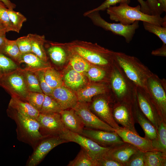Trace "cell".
I'll list each match as a JSON object with an SVG mask.
<instances>
[{
    "label": "cell",
    "mask_w": 166,
    "mask_h": 166,
    "mask_svg": "<svg viewBox=\"0 0 166 166\" xmlns=\"http://www.w3.org/2000/svg\"><path fill=\"white\" fill-rule=\"evenodd\" d=\"M137 0L140 5L141 11L145 14L152 15L151 11L147 2L143 0Z\"/></svg>",
    "instance_id": "cell-49"
},
{
    "label": "cell",
    "mask_w": 166,
    "mask_h": 166,
    "mask_svg": "<svg viewBox=\"0 0 166 166\" xmlns=\"http://www.w3.org/2000/svg\"><path fill=\"white\" fill-rule=\"evenodd\" d=\"M151 141L154 150L166 153V123L161 122L157 129L156 138Z\"/></svg>",
    "instance_id": "cell-28"
},
{
    "label": "cell",
    "mask_w": 166,
    "mask_h": 166,
    "mask_svg": "<svg viewBox=\"0 0 166 166\" xmlns=\"http://www.w3.org/2000/svg\"><path fill=\"white\" fill-rule=\"evenodd\" d=\"M145 166H166V153L159 151L145 152Z\"/></svg>",
    "instance_id": "cell-29"
},
{
    "label": "cell",
    "mask_w": 166,
    "mask_h": 166,
    "mask_svg": "<svg viewBox=\"0 0 166 166\" xmlns=\"http://www.w3.org/2000/svg\"><path fill=\"white\" fill-rule=\"evenodd\" d=\"M8 107L36 120L39 114V112L27 101L13 97H11Z\"/></svg>",
    "instance_id": "cell-24"
},
{
    "label": "cell",
    "mask_w": 166,
    "mask_h": 166,
    "mask_svg": "<svg viewBox=\"0 0 166 166\" xmlns=\"http://www.w3.org/2000/svg\"><path fill=\"white\" fill-rule=\"evenodd\" d=\"M163 9L164 12L166 11V0H158Z\"/></svg>",
    "instance_id": "cell-53"
},
{
    "label": "cell",
    "mask_w": 166,
    "mask_h": 166,
    "mask_svg": "<svg viewBox=\"0 0 166 166\" xmlns=\"http://www.w3.org/2000/svg\"><path fill=\"white\" fill-rule=\"evenodd\" d=\"M134 103L130 104L116 101L113 107V114L114 120L117 124L122 125L124 128L138 134L135 126Z\"/></svg>",
    "instance_id": "cell-11"
},
{
    "label": "cell",
    "mask_w": 166,
    "mask_h": 166,
    "mask_svg": "<svg viewBox=\"0 0 166 166\" xmlns=\"http://www.w3.org/2000/svg\"><path fill=\"white\" fill-rule=\"evenodd\" d=\"M47 52L52 61L57 65L63 64L67 58V54L64 48L59 43H51Z\"/></svg>",
    "instance_id": "cell-27"
},
{
    "label": "cell",
    "mask_w": 166,
    "mask_h": 166,
    "mask_svg": "<svg viewBox=\"0 0 166 166\" xmlns=\"http://www.w3.org/2000/svg\"><path fill=\"white\" fill-rule=\"evenodd\" d=\"M39 132L44 138L58 136L66 128L59 113H40L37 119Z\"/></svg>",
    "instance_id": "cell-10"
},
{
    "label": "cell",
    "mask_w": 166,
    "mask_h": 166,
    "mask_svg": "<svg viewBox=\"0 0 166 166\" xmlns=\"http://www.w3.org/2000/svg\"><path fill=\"white\" fill-rule=\"evenodd\" d=\"M136 96L138 105L140 111L157 130L162 121L148 93L143 89L136 87Z\"/></svg>",
    "instance_id": "cell-14"
},
{
    "label": "cell",
    "mask_w": 166,
    "mask_h": 166,
    "mask_svg": "<svg viewBox=\"0 0 166 166\" xmlns=\"http://www.w3.org/2000/svg\"><path fill=\"white\" fill-rule=\"evenodd\" d=\"M59 113L66 128L71 132L82 134L85 126L73 109L69 110H61Z\"/></svg>",
    "instance_id": "cell-20"
},
{
    "label": "cell",
    "mask_w": 166,
    "mask_h": 166,
    "mask_svg": "<svg viewBox=\"0 0 166 166\" xmlns=\"http://www.w3.org/2000/svg\"><path fill=\"white\" fill-rule=\"evenodd\" d=\"M0 52L17 63L22 54L15 40L8 39L0 49Z\"/></svg>",
    "instance_id": "cell-32"
},
{
    "label": "cell",
    "mask_w": 166,
    "mask_h": 166,
    "mask_svg": "<svg viewBox=\"0 0 166 166\" xmlns=\"http://www.w3.org/2000/svg\"><path fill=\"white\" fill-rule=\"evenodd\" d=\"M92 108L94 114L101 120L115 129L122 128L114 120L113 107H111L109 101L105 98L100 97L95 99L92 103Z\"/></svg>",
    "instance_id": "cell-16"
},
{
    "label": "cell",
    "mask_w": 166,
    "mask_h": 166,
    "mask_svg": "<svg viewBox=\"0 0 166 166\" xmlns=\"http://www.w3.org/2000/svg\"><path fill=\"white\" fill-rule=\"evenodd\" d=\"M130 1L131 0H105L100 6L89 11H104L106 10L109 7L116 6L118 3H126L128 5Z\"/></svg>",
    "instance_id": "cell-45"
},
{
    "label": "cell",
    "mask_w": 166,
    "mask_h": 166,
    "mask_svg": "<svg viewBox=\"0 0 166 166\" xmlns=\"http://www.w3.org/2000/svg\"><path fill=\"white\" fill-rule=\"evenodd\" d=\"M115 132L124 142L130 144L140 151L145 152L156 151L153 148L151 141L145 137H141L139 134L128 131L123 127L120 129H115Z\"/></svg>",
    "instance_id": "cell-17"
},
{
    "label": "cell",
    "mask_w": 166,
    "mask_h": 166,
    "mask_svg": "<svg viewBox=\"0 0 166 166\" xmlns=\"http://www.w3.org/2000/svg\"><path fill=\"white\" fill-rule=\"evenodd\" d=\"M0 86L11 96L26 101L29 92L20 68L0 77Z\"/></svg>",
    "instance_id": "cell-8"
},
{
    "label": "cell",
    "mask_w": 166,
    "mask_h": 166,
    "mask_svg": "<svg viewBox=\"0 0 166 166\" xmlns=\"http://www.w3.org/2000/svg\"><path fill=\"white\" fill-rule=\"evenodd\" d=\"M145 152L138 150L134 153L125 166H145Z\"/></svg>",
    "instance_id": "cell-43"
},
{
    "label": "cell",
    "mask_w": 166,
    "mask_h": 166,
    "mask_svg": "<svg viewBox=\"0 0 166 166\" xmlns=\"http://www.w3.org/2000/svg\"><path fill=\"white\" fill-rule=\"evenodd\" d=\"M147 3L153 15H160L164 12L158 0H147Z\"/></svg>",
    "instance_id": "cell-46"
},
{
    "label": "cell",
    "mask_w": 166,
    "mask_h": 166,
    "mask_svg": "<svg viewBox=\"0 0 166 166\" xmlns=\"http://www.w3.org/2000/svg\"><path fill=\"white\" fill-rule=\"evenodd\" d=\"M84 74L91 81L95 82L102 81L106 76L105 70L98 66H91Z\"/></svg>",
    "instance_id": "cell-39"
},
{
    "label": "cell",
    "mask_w": 166,
    "mask_h": 166,
    "mask_svg": "<svg viewBox=\"0 0 166 166\" xmlns=\"http://www.w3.org/2000/svg\"><path fill=\"white\" fill-rule=\"evenodd\" d=\"M67 166H97V165L95 160L86 151L81 148L76 157L70 161Z\"/></svg>",
    "instance_id": "cell-33"
},
{
    "label": "cell",
    "mask_w": 166,
    "mask_h": 166,
    "mask_svg": "<svg viewBox=\"0 0 166 166\" xmlns=\"http://www.w3.org/2000/svg\"><path fill=\"white\" fill-rule=\"evenodd\" d=\"M44 77L48 85L53 89L63 85V82L60 74L51 67L44 70Z\"/></svg>",
    "instance_id": "cell-34"
},
{
    "label": "cell",
    "mask_w": 166,
    "mask_h": 166,
    "mask_svg": "<svg viewBox=\"0 0 166 166\" xmlns=\"http://www.w3.org/2000/svg\"><path fill=\"white\" fill-rule=\"evenodd\" d=\"M44 97L45 94L43 93L29 92L26 101L39 112L41 109Z\"/></svg>",
    "instance_id": "cell-40"
},
{
    "label": "cell",
    "mask_w": 166,
    "mask_h": 166,
    "mask_svg": "<svg viewBox=\"0 0 166 166\" xmlns=\"http://www.w3.org/2000/svg\"><path fill=\"white\" fill-rule=\"evenodd\" d=\"M81 135L105 147H113L124 143L115 131L109 132L84 128Z\"/></svg>",
    "instance_id": "cell-15"
},
{
    "label": "cell",
    "mask_w": 166,
    "mask_h": 166,
    "mask_svg": "<svg viewBox=\"0 0 166 166\" xmlns=\"http://www.w3.org/2000/svg\"><path fill=\"white\" fill-rule=\"evenodd\" d=\"M64 44L69 50L93 64L104 66L114 62V52L101 47L97 43L75 40Z\"/></svg>",
    "instance_id": "cell-3"
},
{
    "label": "cell",
    "mask_w": 166,
    "mask_h": 166,
    "mask_svg": "<svg viewBox=\"0 0 166 166\" xmlns=\"http://www.w3.org/2000/svg\"><path fill=\"white\" fill-rule=\"evenodd\" d=\"M45 70H40L35 72L37 76L40 86L43 93L45 95L51 96L53 89L48 85L45 81L44 77Z\"/></svg>",
    "instance_id": "cell-44"
},
{
    "label": "cell",
    "mask_w": 166,
    "mask_h": 166,
    "mask_svg": "<svg viewBox=\"0 0 166 166\" xmlns=\"http://www.w3.org/2000/svg\"><path fill=\"white\" fill-rule=\"evenodd\" d=\"M17 63L25 64V67L22 69L34 72L50 67L47 62L42 60L33 53L22 54Z\"/></svg>",
    "instance_id": "cell-21"
},
{
    "label": "cell",
    "mask_w": 166,
    "mask_h": 166,
    "mask_svg": "<svg viewBox=\"0 0 166 166\" xmlns=\"http://www.w3.org/2000/svg\"><path fill=\"white\" fill-rule=\"evenodd\" d=\"M68 142L59 136L45 138L41 140L34 148V150L27 162V166H36L53 149Z\"/></svg>",
    "instance_id": "cell-13"
},
{
    "label": "cell",
    "mask_w": 166,
    "mask_h": 166,
    "mask_svg": "<svg viewBox=\"0 0 166 166\" xmlns=\"http://www.w3.org/2000/svg\"><path fill=\"white\" fill-rule=\"evenodd\" d=\"M114 61L137 87L147 93V81L153 73L137 57L121 52H114Z\"/></svg>",
    "instance_id": "cell-2"
},
{
    "label": "cell",
    "mask_w": 166,
    "mask_h": 166,
    "mask_svg": "<svg viewBox=\"0 0 166 166\" xmlns=\"http://www.w3.org/2000/svg\"><path fill=\"white\" fill-rule=\"evenodd\" d=\"M6 34H0V49L5 44L7 39L6 37Z\"/></svg>",
    "instance_id": "cell-51"
},
{
    "label": "cell",
    "mask_w": 166,
    "mask_h": 166,
    "mask_svg": "<svg viewBox=\"0 0 166 166\" xmlns=\"http://www.w3.org/2000/svg\"><path fill=\"white\" fill-rule=\"evenodd\" d=\"M69 63L72 69L75 71L84 73L91 67L89 62L81 56L69 50Z\"/></svg>",
    "instance_id": "cell-30"
},
{
    "label": "cell",
    "mask_w": 166,
    "mask_h": 166,
    "mask_svg": "<svg viewBox=\"0 0 166 166\" xmlns=\"http://www.w3.org/2000/svg\"><path fill=\"white\" fill-rule=\"evenodd\" d=\"M58 136L68 142H73L77 143L95 160L104 156L112 147L101 146L89 138L71 132L66 128Z\"/></svg>",
    "instance_id": "cell-9"
},
{
    "label": "cell",
    "mask_w": 166,
    "mask_h": 166,
    "mask_svg": "<svg viewBox=\"0 0 166 166\" xmlns=\"http://www.w3.org/2000/svg\"><path fill=\"white\" fill-rule=\"evenodd\" d=\"M95 161L97 166H123L117 161L105 156Z\"/></svg>",
    "instance_id": "cell-47"
},
{
    "label": "cell",
    "mask_w": 166,
    "mask_h": 166,
    "mask_svg": "<svg viewBox=\"0 0 166 166\" xmlns=\"http://www.w3.org/2000/svg\"><path fill=\"white\" fill-rule=\"evenodd\" d=\"M24 76L27 89L29 92L43 93L35 72L20 68Z\"/></svg>",
    "instance_id": "cell-31"
},
{
    "label": "cell",
    "mask_w": 166,
    "mask_h": 166,
    "mask_svg": "<svg viewBox=\"0 0 166 166\" xmlns=\"http://www.w3.org/2000/svg\"><path fill=\"white\" fill-rule=\"evenodd\" d=\"M147 93L162 121L166 123V81L153 73L148 79Z\"/></svg>",
    "instance_id": "cell-7"
},
{
    "label": "cell",
    "mask_w": 166,
    "mask_h": 166,
    "mask_svg": "<svg viewBox=\"0 0 166 166\" xmlns=\"http://www.w3.org/2000/svg\"><path fill=\"white\" fill-rule=\"evenodd\" d=\"M6 32L5 27L0 21V34H6Z\"/></svg>",
    "instance_id": "cell-52"
},
{
    "label": "cell",
    "mask_w": 166,
    "mask_h": 166,
    "mask_svg": "<svg viewBox=\"0 0 166 166\" xmlns=\"http://www.w3.org/2000/svg\"><path fill=\"white\" fill-rule=\"evenodd\" d=\"M8 8L0 1V21L5 27L7 32L15 30L11 22L7 10Z\"/></svg>",
    "instance_id": "cell-41"
},
{
    "label": "cell",
    "mask_w": 166,
    "mask_h": 166,
    "mask_svg": "<svg viewBox=\"0 0 166 166\" xmlns=\"http://www.w3.org/2000/svg\"><path fill=\"white\" fill-rule=\"evenodd\" d=\"M19 67L15 61L0 52V77Z\"/></svg>",
    "instance_id": "cell-36"
},
{
    "label": "cell",
    "mask_w": 166,
    "mask_h": 166,
    "mask_svg": "<svg viewBox=\"0 0 166 166\" xmlns=\"http://www.w3.org/2000/svg\"><path fill=\"white\" fill-rule=\"evenodd\" d=\"M138 150L130 144L124 142L111 147L105 156L117 161L123 166H125L131 157Z\"/></svg>",
    "instance_id": "cell-19"
},
{
    "label": "cell",
    "mask_w": 166,
    "mask_h": 166,
    "mask_svg": "<svg viewBox=\"0 0 166 166\" xmlns=\"http://www.w3.org/2000/svg\"><path fill=\"white\" fill-rule=\"evenodd\" d=\"M151 54L155 56L166 57V44L163 43L162 46L160 48L152 51Z\"/></svg>",
    "instance_id": "cell-48"
},
{
    "label": "cell",
    "mask_w": 166,
    "mask_h": 166,
    "mask_svg": "<svg viewBox=\"0 0 166 166\" xmlns=\"http://www.w3.org/2000/svg\"><path fill=\"white\" fill-rule=\"evenodd\" d=\"M107 92L106 86L101 83L91 84L77 91L76 94L78 102H90L95 96L105 93Z\"/></svg>",
    "instance_id": "cell-22"
},
{
    "label": "cell",
    "mask_w": 166,
    "mask_h": 166,
    "mask_svg": "<svg viewBox=\"0 0 166 166\" xmlns=\"http://www.w3.org/2000/svg\"><path fill=\"white\" fill-rule=\"evenodd\" d=\"M29 34L31 41L32 53L44 61L47 62V57L44 46L46 42L44 35L36 34Z\"/></svg>",
    "instance_id": "cell-26"
},
{
    "label": "cell",
    "mask_w": 166,
    "mask_h": 166,
    "mask_svg": "<svg viewBox=\"0 0 166 166\" xmlns=\"http://www.w3.org/2000/svg\"><path fill=\"white\" fill-rule=\"evenodd\" d=\"M110 20L124 25H130L136 21H145L157 25L166 27V18L160 15L145 14L141 10L139 5L133 7L126 3H121L117 6H111L106 10Z\"/></svg>",
    "instance_id": "cell-1"
},
{
    "label": "cell",
    "mask_w": 166,
    "mask_h": 166,
    "mask_svg": "<svg viewBox=\"0 0 166 166\" xmlns=\"http://www.w3.org/2000/svg\"><path fill=\"white\" fill-rule=\"evenodd\" d=\"M113 65L110 81L116 101L134 104L137 101V87L114 61Z\"/></svg>",
    "instance_id": "cell-5"
},
{
    "label": "cell",
    "mask_w": 166,
    "mask_h": 166,
    "mask_svg": "<svg viewBox=\"0 0 166 166\" xmlns=\"http://www.w3.org/2000/svg\"><path fill=\"white\" fill-rule=\"evenodd\" d=\"M51 97L56 101L61 110L73 109L78 102L76 94L63 85L53 89Z\"/></svg>",
    "instance_id": "cell-18"
},
{
    "label": "cell",
    "mask_w": 166,
    "mask_h": 166,
    "mask_svg": "<svg viewBox=\"0 0 166 166\" xmlns=\"http://www.w3.org/2000/svg\"><path fill=\"white\" fill-rule=\"evenodd\" d=\"M143 23L145 30L155 34L160 39L163 43L166 44V27L145 21H143Z\"/></svg>",
    "instance_id": "cell-37"
},
{
    "label": "cell",
    "mask_w": 166,
    "mask_h": 166,
    "mask_svg": "<svg viewBox=\"0 0 166 166\" xmlns=\"http://www.w3.org/2000/svg\"><path fill=\"white\" fill-rule=\"evenodd\" d=\"M8 12L11 22L15 32L19 33L23 23L26 21V18L19 12L8 9Z\"/></svg>",
    "instance_id": "cell-38"
},
{
    "label": "cell",
    "mask_w": 166,
    "mask_h": 166,
    "mask_svg": "<svg viewBox=\"0 0 166 166\" xmlns=\"http://www.w3.org/2000/svg\"><path fill=\"white\" fill-rule=\"evenodd\" d=\"M61 110L59 104L53 98L45 94L40 113L45 114L60 113Z\"/></svg>",
    "instance_id": "cell-35"
},
{
    "label": "cell",
    "mask_w": 166,
    "mask_h": 166,
    "mask_svg": "<svg viewBox=\"0 0 166 166\" xmlns=\"http://www.w3.org/2000/svg\"><path fill=\"white\" fill-rule=\"evenodd\" d=\"M83 15L89 18L95 25L124 37L127 43L132 40L136 30L139 27V21H136L130 25H124L120 23H109L101 17L98 11L89 10L85 12Z\"/></svg>",
    "instance_id": "cell-6"
},
{
    "label": "cell",
    "mask_w": 166,
    "mask_h": 166,
    "mask_svg": "<svg viewBox=\"0 0 166 166\" xmlns=\"http://www.w3.org/2000/svg\"><path fill=\"white\" fill-rule=\"evenodd\" d=\"M9 9L14 10L16 7V5L10 0H0Z\"/></svg>",
    "instance_id": "cell-50"
},
{
    "label": "cell",
    "mask_w": 166,
    "mask_h": 166,
    "mask_svg": "<svg viewBox=\"0 0 166 166\" xmlns=\"http://www.w3.org/2000/svg\"><path fill=\"white\" fill-rule=\"evenodd\" d=\"M15 40L21 54L32 53L31 41L29 34Z\"/></svg>",
    "instance_id": "cell-42"
},
{
    "label": "cell",
    "mask_w": 166,
    "mask_h": 166,
    "mask_svg": "<svg viewBox=\"0 0 166 166\" xmlns=\"http://www.w3.org/2000/svg\"><path fill=\"white\" fill-rule=\"evenodd\" d=\"M136 122H138L143 129L145 137L152 141L157 135V130L151 122L145 116L140 109L137 101L133 105Z\"/></svg>",
    "instance_id": "cell-23"
},
{
    "label": "cell",
    "mask_w": 166,
    "mask_h": 166,
    "mask_svg": "<svg viewBox=\"0 0 166 166\" xmlns=\"http://www.w3.org/2000/svg\"><path fill=\"white\" fill-rule=\"evenodd\" d=\"M65 84L74 91H78L87 82L85 76L73 69L68 71L63 77Z\"/></svg>",
    "instance_id": "cell-25"
},
{
    "label": "cell",
    "mask_w": 166,
    "mask_h": 166,
    "mask_svg": "<svg viewBox=\"0 0 166 166\" xmlns=\"http://www.w3.org/2000/svg\"><path fill=\"white\" fill-rule=\"evenodd\" d=\"M6 112L8 116L17 125V137L19 141L28 144L34 148L41 140L45 138L39 132V124L36 120L9 107Z\"/></svg>",
    "instance_id": "cell-4"
},
{
    "label": "cell",
    "mask_w": 166,
    "mask_h": 166,
    "mask_svg": "<svg viewBox=\"0 0 166 166\" xmlns=\"http://www.w3.org/2000/svg\"><path fill=\"white\" fill-rule=\"evenodd\" d=\"M86 102H78L73 108L87 128L115 132V129L101 120L92 112Z\"/></svg>",
    "instance_id": "cell-12"
}]
</instances>
